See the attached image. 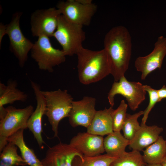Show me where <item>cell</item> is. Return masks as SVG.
I'll list each match as a JSON object with an SVG mask.
<instances>
[{
	"instance_id": "obj_7",
	"label": "cell",
	"mask_w": 166,
	"mask_h": 166,
	"mask_svg": "<svg viewBox=\"0 0 166 166\" xmlns=\"http://www.w3.org/2000/svg\"><path fill=\"white\" fill-rule=\"evenodd\" d=\"M22 13L17 11L13 14L11 20L6 24V34L10 40V48L17 59L19 66L23 67L28 58L34 43L26 38L20 26V20Z\"/></svg>"
},
{
	"instance_id": "obj_14",
	"label": "cell",
	"mask_w": 166,
	"mask_h": 166,
	"mask_svg": "<svg viewBox=\"0 0 166 166\" xmlns=\"http://www.w3.org/2000/svg\"><path fill=\"white\" fill-rule=\"evenodd\" d=\"M30 84L35 96L37 105L28 120L27 128L33 133L39 147L42 148L45 143L42 136V120L43 116L45 115V103L41 93L40 86L32 81H30Z\"/></svg>"
},
{
	"instance_id": "obj_30",
	"label": "cell",
	"mask_w": 166,
	"mask_h": 166,
	"mask_svg": "<svg viewBox=\"0 0 166 166\" xmlns=\"http://www.w3.org/2000/svg\"><path fill=\"white\" fill-rule=\"evenodd\" d=\"M77 1L80 3L85 5H89L93 3L91 0H77Z\"/></svg>"
},
{
	"instance_id": "obj_28",
	"label": "cell",
	"mask_w": 166,
	"mask_h": 166,
	"mask_svg": "<svg viewBox=\"0 0 166 166\" xmlns=\"http://www.w3.org/2000/svg\"><path fill=\"white\" fill-rule=\"evenodd\" d=\"M158 97V102L160 101L164 98H166V86L164 85L161 88L157 90Z\"/></svg>"
},
{
	"instance_id": "obj_23",
	"label": "cell",
	"mask_w": 166,
	"mask_h": 166,
	"mask_svg": "<svg viewBox=\"0 0 166 166\" xmlns=\"http://www.w3.org/2000/svg\"><path fill=\"white\" fill-rule=\"evenodd\" d=\"M117 158L107 154L94 156H76L73 159L72 166H110Z\"/></svg>"
},
{
	"instance_id": "obj_5",
	"label": "cell",
	"mask_w": 166,
	"mask_h": 166,
	"mask_svg": "<svg viewBox=\"0 0 166 166\" xmlns=\"http://www.w3.org/2000/svg\"><path fill=\"white\" fill-rule=\"evenodd\" d=\"M6 113L0 120V151L8 143L9 137L21 129L27 128V122L34 111L31 105L23 109L10 106L6 108Z\"/></svg>"
},
{
	"instance_id": "obj_20",
	"label": "cell",
	"mask_w": 166,
	"mask_h": 166,
	"mask_svg": "<svg viewBox=\"0 0 166 166\" xmlns=\"http://www.w3.org/2000/svg\"><path fill=\"white\" fill-rule=\"evenodd\" d=\"M24 129H21L8 137V141L16 145L19 149L21 156L30 166H42L41 161L37 158L34 150L29 148L24 141Z\"/></svg>"
},
{
	"instance_id": "obj_17",
	"label": "cell",
	"mask_w": 166,
	"mask_h": 166,
	"mask_svg": "<svg viewBox=\"0 0 166 166\" xmlns=\"http://www.w3.org/2000/svg\"><path fill=\"white\" fill-rule=\"evenodd\" d=\"M113 109L110 107L103 110L97 111L87 132L93 134L103 136L113 131L112 113Z\"/></svg>"
},
{
	"instance_id": "obj_18",
	"label": "cell",
	"mask_w": 166,
	"mask_h": 166,
	"mask_svg": "<svg viewBox=\"0 0 166 166\" xmlns=\"http://www.w3.org/2000/svg\"><path fill=\"white\" fill-rule=\"evenodd\" d=\"M129 141L126 139L121 132H113L107 135L104 140L105 151L107 154L119 157L126 152L125 148L129 145Z\"/></svg>"
},
{
	"instance_id": "obj_1",
	"label": "cell",
	"mask_w": 166,
	"mask_h": 166,
	"mask_svg": "<svg viewBox=\"0 0 166 166\" xmlns=\"http://www.w3.org/2000/svg\"><path fill=\"white\" fill-rule=\"evenodd\" d=\"M104 44L110 63V74L114 81H118L128 68L132 48L130 34L124 26L114 27L105 35Z\"/></svg>"
},
{
	"instance_id": "obj_33",
	"label": "cell",
	"mask_w": 166,
	"mask_h": 166,
	"mask_svg": "<svg viewBox=\"0 0 166 166\" xmlns=\"http://www.w3.org/2000/svg\"><path fill=\"white\" fill-rule=\"evenodd\" d=\"M165 141H166V140H165Z\"/></svg>"
},
{
	"instance_id": "obj_8",
	"label": "cell",
	"mask_w": 166,
	"mask_h": 166,
	"mask_svg": "<svg viewBox=\"0 0 166 166\" xmlns=\"http://www.w3.org/2000/svg\"><path fill=\"white\" fill-rule=\"evenodd\" d=\"M146 92L139 82L128 81L124 76L118 81H114L108 93L107 98L110 107L114 104V97L120 94L125 98L128 105L132 111H135L145 100Z\"/></svg>"
},
{
	"instance_id": "obj_31",
	"label": "cell",
	"mask_w": 166,
	"mask_h": 166,
	"mask_svg": "<svg viewBox=\"0 0 166 166\" xmlns=\"http://www.w3.org/2000/svg\"><path fill=\"white\" fill-rule=\"evenodd\" d=\"M161 164L162 166H166V156L164 158Z\"/></svg>"
},
{
	"instance_id": "obj_24",
	"label": "cell",
	"mask_w": 166,
	"mask_h": 166,
	"mask_svg": "<svg viewBox=\"0 0 166 166\" xmlns=\"http://www.w3.org/2000/svg\"><path fill=\"white\" fill-rule=\"evenodd\" d=\"M146 164L140 152L132 150L117 158L110 166H145Z\"/></svg>"
},
{
	"instance_id": "obj_26",
	"label": "cell",
	"mask_w": 166,
	"mask_h": 166,
	"mask_svg": "<svg viewBox=\"0 0 166 166\" xmlns=\"http://www.w3.org/2000/svg\"><path fill=\"white\" fill-rule=\"evenodd\" d=\"M128 105L122 100L116 109L112 113L114 132H121L126 116Z\"/></svg>"
},
{
	"instance_id": "obj_29",
	"label": "cell",
	"mask_w": 166,
	"mask_h": 166,
	"mask_svg": "<svg viewBox=\"0 0 166 166\" xmlns=\"http://www.w3.org/2000/svg\"><path fill=\"white\" fill-rule=\"evenodd\" d=\"M6 25H4L2 22L0 23V48H1V44L2 39L6 34Z\"/></svg>"
},
{
	"instance_id": "obj_9",
	"label": "cell",
	"mask_w": 166,
	"mask_h": 166,
	"mask_svg": "<svg viewBox=\"0 0 166 166\" xmlns=\"http://www.w3.org/2000/svg\"><path fill=\"white\" fill-rule=\"evenodd\" d=\"M61 14L55 7L38 9L31 14V30L34 37L45 36L53 37L57 26L58 18Z\"/></svg>"
},
{
	"instance_id": "obj_10",
	"label": "cell",
	"mask_w": 166,
	"mask_h": 166,
	"mask_svg": "<svg viewBox=\"0 0 166 166\" xmlns=\"http://www.w3.org/2000/svg\"><path fill=\"white\" fill-rule=\"evenodd\" d=\"M56 7L67 21L82 26L89 25L97 10L95 4L85 5L77 0L60 1Z\"/></svg>"
},
{
	"instance_id": "obj_22",
	"label": "cell",
	"mask_w": 166,
	"mask_h": 166,
	"mask_svg": "<svg viewBox=\"0 0 166 166\" xmlns=\"http://www.w3.org/2000/svg\"><path fill=\"white\" fill-rule=\"evenodd\" d=\"M18 147L8 142L0 154V166H25L27 165L17 153Z\"/></svg>"
},
{
	"instance_id": "obj_12",
	"label": "cell",
	"mask_w": 166,
	"mask_h": 166,
	"mask_svg": "<svg viewBox=\"0 0 166 166\" xmlns=\"http://www.w3.org/2000/svg\"><path fill=\"white\" fill-rule=\"evenodd\" d=\"M96 104L95 98L89 96H85L79 101H73L68 117L70 125L73 127L81 126L87 128L97 111Z\"/></svg>"
},
{
	"instance_id": "obj_21",
	"label": "cell",
	"mask_w": 166,
	"mask_h": 166,
	"mask_svg": "<svg viewBox=\"0 0 166 166\" xmlns=\"http://www.w3.org/2000/svg\"><path fill=\"white\" fill-rule=\"evenodd\" d=\"M143 157L146 164H161L166 156V144L162 136L143 150Z\"/></svg>"
},
{
	"instance_id": "obj_25",
	"label": "cell",
	"mask_w": 166,
	"mask_h": 166,
	"mask_svg": "<svg viewBox=\"0 0 166 166\" xmlns=\"http://www.w3.org/2000/svg\"><path fill=\"white\" fill-rule=\"evenodd\" d=\"M144 111H140L133 114L127 113L122 130L124 136L129 141L134 137L140 128L138 118L143 115Z\"/></svg>"
},
{
	"instance_id": "obj_15",
	"label": "cell",
	"mask_w": 166,
	"mask_h": 166,
	"mask_svg": "<svg viewBox=\"0 0 166 166\" xmlns=\"http://www.w3.org/2000/svg\"><path fill=\"white\" fill-rule=\"evenodd\" d=\"M103 136L88 132H80L71 140L69 144L86 156L101 155L105 152Z\"/></svg>"
},
{
	"instance_id": "obj_6",
	"label": "cell",
	"mask_w": 166,
	"mask_h": 166,
	"mask_svg": "<svg viewBox=\"0 0 166 166\" xmlns=\"http://www.w3.org/2000/svg\"><path fill=\"white\" fill-rule=\"evenodd\" d=\"M38 38L31 50V57L39 69L52 73L54 67L65 62L66 56L62 50L52 46L49 37L42 36Z\"/></svg>"
},
{
	"instance_id": "obj_19",
	"label": "cell",
	"mask_w": 166,
	"mask_h": 166,
	"mask_svg": "<svg viewBox=\"0 0 166 166\" xmlns=\"http://www.w3.org/2000/svg\"><path fill=\"white\" fill-rule=\"evenodd\" d=\"M27 98V95L18 88L16 80H9L6 85L0 82V107L16 101L25 102Z\"/></svg>"
},
{
	"instance_id": "obj_16",
	"label": "cell",
	"mask_w": 166,
	"mask_h": 166,
	"mask_svg": "<svg viewBox=\"0 0 166 166\" xmlns=\"http://www.w3.org/2000/svg\"><path fill=\"white\" fill-rule=\"evenodd\" d=\"M163 131L162 127L156 125L148 126L141 123L140 128L129 141V147L132 150L143 151L156 141Z\"/></svg>"
},
{
	"instance_id": "obj_27",
	"label": "cell",
	"mask_w": 166,
	"mask_h": 166,
	"mask_svg": "<svg viewBox=\"0 0 166 166\" xmlns=\"http://www.w3.org/2000/svg\"><path fill=\"white\" fill-rule=\"evenodd\" d=\"M144 89L147 92L149 97V102L148 106L144 111L143 117L142 119L141 123L146 124L150 111L155 105L158 102V97L157 93V90L152 88L148 85H143Z\"/></svg>"
},
{
	"instance_id": "obj_13",
	"label": "cell",
	"mask_w": 166,
	"mask_h": 166,
	"mask_svg": "<svg viewBox=\"0 0 166 166\" xmlns=\"http://www.w3.org/2000/svg\"><path fill=\"white\" fill-rule=\"evenodd\" d=\"M83 156L69 144L60 142L48 148L42 166H72L74 158Z\"/></svg>"
},
{
	"instance_id": "obj_3",
	"label": "cell",
	"mask_w": 166,
	"mask_h": 166,
	"mask_svg": "<svg viewBox=\"0 0 166 166\" xmlns=\"http://www.w3.org/2000/svg\"><path fill=\"white\" fill-rule=\"evenodd\" d=\"M41 93L45 103V115L54 133V137H58L59 124L63 119L68 117L73 98L66 90H41Z\"/></svg>"
},
{
	"instance_id": "obj_4",
	"label": "cell",
	"mask_w": 166,
	"mask_h": 166,
	"mask_svg": "<svg viewBox=\"0 0 166 166\" xmlns=\"http://www.w3.org/2000/svg\"><path fill=\"white\" fill-rule=\"evenodd\" d=\"M83 27L68 21L62 14L59 16L53 37L61 45L66 56L76 54L82 46V43L86 38Z\"/></svg>"
},
{
	"instance_id": "obj_2",
	"label": "cell",
	"mask_w": 166,
	"mask_h": 166,
	"mask_svg": "<svg viewBox=\"0 0 166 166\" xmlns=\"http://www.w3.org/2000/svg\"><path fill=\"white\" fill-rule=\"evenodd\" d=\"M76 54L80 82L89 85L103 79L111 73L110 61L103 49L93 51L81 47Z\"/></svg>"
},
{
	"instance_id": "obj_11",
	"label": "cell",
	"mask_w": 166,
	"mask_h": 166,
	"mask_svg": "<svg viewBox=\"0 0 166 166\" xmlns=\"http://www.w3.org/2000/svg\"><path fill=\"white\" fill-rule=\"evenodd\" d=\"M166 55V38L159 36L155 43L153 49L148 55L136 59L135 66L141 73V79L144 80L148 75L157 69H160Z\"/></svg>"
},
{
	"instance_id": "obj_32",
	"label": "cell",
	"mask_w": 166,
	"mask_h": 166,
	"mask_svg": "<svg viewBox=\"0 0 166 166\" xmlns=\"http://www.w3.org/2000/svg\"><path fill=\"white\" fill-rule=\"evenodd\" d=\"M145 166H162L161 164H146Z\"/></svg>"
}]
</instances>
